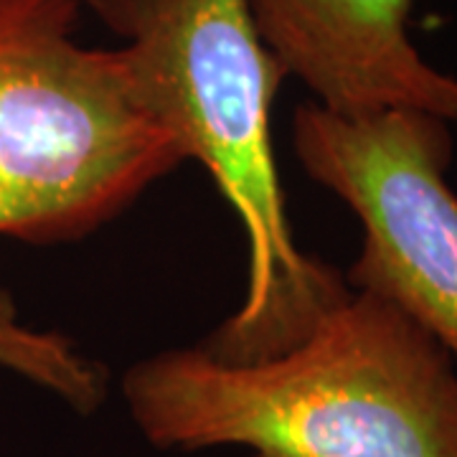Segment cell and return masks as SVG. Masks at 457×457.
I'll list each match as a JSON object with an SVG mask.
<instances>
[{"mask_svg":"<svg viewBox=\"0 0 457 457\" xmlns=\"http://www.w3.org/2000/svg\"><path fill=\"white\" fill-rule=\"evenodd\" d=\"M0 366L49 389L79 414L97 411L107 396V374L97 361L54 330L23 326L5 290H0Z\"/></svg>","mask_w":457,"mask_h":457,"instance_id":"6","label":"cell"},{"mask_svg":"<svg viewBox=\"0 0 457 457\" xmlns=\"http://www.w3.org/2000/svg\"><path fill=\"white\" fill-rule=\"evenodd\" d=\"M267 49L315 104L356 114L420 110L457 122V79L411 44L417 0H246Z\"/></svg>","mask_w":457,"mask_h":457,"instance_id":"5","label":"cell"},{"mask_svg":"<svg viewBox=\"0 0 457 457\" xmlns=\"http://www.w3.org/2000/svg\"><path fill=\"white\" fill-rule=\"evenodd\" d=\"M89 3H92V5H97V3H104V0H89Z\"/></svg>","mask_w":457,"mask_h":457,"instance_id":"7","label":"cell"},{"mask_svg":"<svg viewBox=\"0 0 457 457\" xmlns=\"http://www.w3.org/2000/svg\"><path fill=\"white\" fill-rule=\"evenodd\" d=\"M77 23L79 0H0V237L26 245L79 242L188 161Z\"/></svg>","mask_w":457,"mask_h":457,"instance_id":"3","label":"cell"},{"mask_svg":"<svg viewBox=\"0 0 457 457\" xmlns=\"http://www.w3.org/2000/svg\"><path fill=\"white\" fill-rule=\"evenodd\" d=\"M95 11L128 38L120 51L137 97L209 170L245 227V300L198 345L231 363L285 353L351 293L333 264L297 246L285 212L272 143L285 66L246 0H104Z\"/></svg>","mask_w":457,"mask_h":457,"instance_id":"2","label":"cell"},{"mask_svg":"<svg viewBox=\"0 0 457 457\" xmlns=\"http://www.w3.org/2000/svg\"><path fill=\"white\" fill-rule=\"evenodd\" d=\"M450 122L420 110L345 117L305 102L293 143L303 170L356 213L363 245L348 285L394 303L457 361V194Z\"/></svg>","mask_w":457,"mask_h":457,"instance_id":"4","label":"cell"},{"mask_svg":"<svg viewBox=\"0 0 457 457\" xmlns=\"http://www.w3.org/2000/svg\"><path fill=\"white\" fill-rule=\"evenodd\" d=\"M122 396L158 450L457 457L453 356L394 303L353 287L279 356L231 363L168 348L132 363Z\"/></svg>","mask_w":457,"mask_h":457,"instance_id":"1","label":"cell"}]
</instances>
